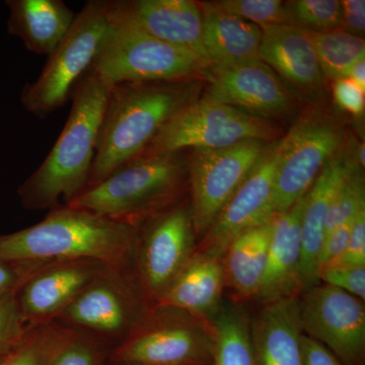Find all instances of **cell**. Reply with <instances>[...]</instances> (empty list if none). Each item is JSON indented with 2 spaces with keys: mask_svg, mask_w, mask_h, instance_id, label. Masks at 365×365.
I'll return each mask as SVG.
<instances>
[{
  "mask_svg": "<svg viewBox=\"0 0 365 365\" xmlns=\"http://www.w3.org/2000/svg\"><path fill=\"white\" fill-rule=\"evenodd\" d=\"M112 86L88 69L72 91L68 119L42 165L20 189L31 210L66 206L88 185Z\"/></svg>",
  "mask_w": 365,
  "mask_h": 365,
  "instance_id": "obj_1",
  "label": "cell"
},
{
  "mask_svg": "<svg viewBox=\"0 0 365 365\" xmlns=\"http://www.w3.org/2000/svg\"><path fill=\"white\" fill-rule=\"evenodd\" d=\"M138 232L90 211L61 206L42 222L0 237V260L93 259L109 267L132 269Z\"/></svg>",
  "mask_w": 365,
  "mask_h": 365,
  "instance_id": "obj_2",
  "label": "cell"
},
{
  "mask_svg": "<svg viewBox=\"0 0 365 365\" xmlns=\"http://www.w3.org/2000/svg\"><path fill=\"white\" fill-rule=\"evenodd\" d=\"M194 100L190 81L113 86L86 189L140 157L160 129Z\"/></svg>",
  "mask_w": 365,
  "mask_h": 365,
  "instance_id": "obj_3",
  "label": "cell"
},
{
  "mask_svg": "<svg viewBox=\"0 0 365 365\" xmlns=\"http://www.w3.org/2000/svg\"><path fill=\"white\" fill-rule=\"evenodd\" d=\"M188 165L180 153L143 155L125 163L66 206L140 227L182 202Z\"/></svg>",
  "mask_w": 365,
  "mask_h": 365,
  "instance_id": "obj_4",
  "label": "cell"
},
{
  "mask_svg": "<svg viewBox=\"0 0 365 365\" xmlns=\"http://www.w3.org/2000/svg\"><path fill=\"white\" fill-rule=\"evenodd\" d=\"M207 64L193 53L153 37L113 1L111 24L91 69L110 86L187 81Z\"/></svg>",
  "mask_w": 365,
  "mask_h": 365,
  "instance_id": "obj_5",
  "label": "cell"
},
{
  "mask_svg": "<svg viewBox=\"0 0 365 365\" xmlns=\"http://www.w3.org/2000/svg\"><path fill=\"white\" fill-rule=\"evenodd\" d=\"M153 306L132 269L109 267L54 323L98 341L112 352L138 330Z\"/></svg>",
  "mask_w": 365,
  "mask_h": 365,
  "instance_id": "obj_6",
  "label": "cell"
},
{
  "mask_svg": "<svg viewBox=\"0 0 365 365\" xmlns=\"http://www.w3.org/2000/svg\"><path fill=\"white\" fill-rule=\"evenodd\" d=\"M113 1L90 0L76 14L71 30L48 56L40 76L26 86V111L46 117L63 107L74 86L91 68L111 24Z\"/></svg>",
  "mask_w": 365,
  "mask_h": 365,
  "instance_id": "obj_7",
  "label": "cell"
},
{
  "mask_svg": "<svg viewBox=\"0 0 365 365\" xmlns=\"http://www.w3.org/2000/svg\"><path fill=\"white\" fill-rule=\"evenodd\" d=\"M213 349L212 321L153 304L143 325L111 356L120 364L212 365Z\"/></svg>",
  "mask_w": 365,
  "mask_h": 365,
  "instance_id": "obj_8",
  "label": "cell"
},
{
  "mask_svg": "<svg viewBox=\"0 0 365 365\" xmlns=\"http://www.w3.org/2000/svg\"><path fill=\"white\" fill-rule=\"evenodd\" d=\"M276 133L277 128L269 120L204 96L178 112L140 157L180 153L186 148L216 150L247 140L272 143Z\"/></svg>",
  "mask_w": 365,
  "mask_h": 365,
  "instance_id": "obj_9",
  "label": "cell"
},
{
  "mask_svg": "<svg viewBox=\"0 0 365 365\" xmlns=\"http://www.w3.org/2000/svg\"><path fill=\"white\" fill-rule=\"evenodd\" d=\"M189 200H182L139 227L133 270L151 304H158L196 252Z\"/></svg>",
  "mask_w": 365,
  "mask_h": 365,
  "instance_id": "obj_10",
  "label": "cell"
},
{
  "mask_svg": "<svg viewBox=\"0 0 365 365\" xmlns=\"http://www.w3.org/2000/svg\"><path fill=\"white\" fill-rule=\"evenodd\" d=\"M344 141V131L321 115L300 119L279 139V160L274 185L273 208L284 212L304 197Z\"/></svg>",
  "mask_w": 365,
  "mask_h": 365,
  "instance_id": "obj_11",
  "label": "cell"
},
{
  "mask_svg": "<svg viewBox=\"0 0 365 365\" xmlns=\"http://www.w3.org/2000/svg\"><path fill=\"white\" fill-rule=\"evenodd\" d=\"M269 143L247 140L216 150H193L187 165L189 201L198 240L249 176Z\"/></svg>",
  "mask_w": 365,
  "mask_h": 365,
  "instance_id": "obj_12",
  "label": "cell"
},
{
  "mask_svg": "<svg viewBox=\"0 0 365 365\" xmlns=\"http://www.w3.org/2000/svg\"><path fill=\"white\" fill-rule=\"evenodd\" d=\"M302 332L332 352L343 365H364V300L324 283L300 294Z\"/></svg>",
  "mask_w": 365,
  "mask_h": 365,
  "instance_id": "obj_13",
  "label": "cell"
},
{
  "mask_svg": "<svg viewBox=\"0 0 365 365\" xmlns=\"http://www.w3.org/2000/svg\"><path fill=\"white\" fill-rule=\"evenodd\" d=\"M278 160L279 139L269 143L249 176L230 197L207 232L198 240L197 251L222 257L237 235L272 220L276 215L273 198Z\"/></svg>",
  "mask_w": 365,
  "mask_h": 365,
  "instance_id": "obj_14",
  "label": "cell"
},
{
  "mask_svg": "<svg viewBox=\"0 0 365 365\" xmlns=\"http://www.w3.org/2000/svg\"><path fill=\"white\" fill-rule=\"evenodd\" d=\"M205 97L270 121L292 112L294 101L284 83L260 59L206 69ZM204 72V73H205Z\"/></svg>",
  "mask_w": 365,
  "mask_h": 365,
  "instance_id": "obj_15",
  "label": "cell"
},
{
  "mask_svg": "<svg viewBox=\"0 0 365 365\" xmlns=\"http://www.w3.org/2000/svg\"><path fill=\"white\" fill-rule=\"evenodd\" d=\"M109 266L93 259L53 261L37 271L18 292L28 327L54 323L66 307Z\"/></svg>",
  "mask_w": 365,
  "mask_h": 365,
  "instance_id": "obj_16",
  "label": "cell"
},
{
  "mask_svg": "<svg viewBox=\"0 0 365 365\" xmlns=\"http://www.w3.org/2000/svg\"><path fill=\"white\" fill-rule=\"evenodd\" d=\"M120 9L153 37L193 53L211 67L203 44L202 14L192 0H120Z\"/></svg>",
  "mask_w": 365,
  "mask_h": 365,
  "instance_id": "obj_17",
  "label": "cell"
},
{
  "mask_svg": "<svg viewBox=\"0 0 365 365\" xmlns=\"http://www.w3.org/2000/svg\"><path fill=\"white\" fill-rule=\"evenodd\" d=\"M304 200L302 197L288 210L274 216L267 263L255 299L259 304L299 297L304 292L300 273Z\"/></svg>",
  "mask_w": 365,
  "mask_h": 365,
  "instance_id": "obj_18",
  "label": "cell"
},
{
  "mask_svg": "<svg viewBox=\"0 0 365 365\" xmlns=\"http://www.w3.org/2000/svg\"><path fill=\"white\" fill-rule=\"evenodd\" d=\"M299 297L260 304L251 314L257 365H302Z\"/></svg>",
  "mask_w": 365,
  "mask_h": 365,
  "instance_id": "obj_19",
  "label": "cell"
},
{
  "mask_svg": "<svg viewBox=\"0 0 365 365\" xmlns=\"http://www.w3.org/2000/svg\"><path fill=\"white\" fill-rule=\"evenodd\" d=\"M353 167H359L345 153H338L322 170L304 196L302 213V273L304 290L318 283L319 257L326 237L327 218L334 194ZM360 169V168H359Z\"/></svg>",
  "mask_w": 365,
  "mask_h": 365,
  "instance_id": "obj_20",
  "label": "cell"
},
{
  "mask_svg": "<svg viewBox=\"0 0 365 365\" xmlns=\"http://www.w3.org/2000/svg\"><path fill=\"white\" fill-rule=\"evenodd\" d=\"M259 58L304 93L323 88L318 56L306 30L295 26L262 29Z\"/></svg>",
  "mask_w": 365,
  "mask_h": 365,
  "instance_id": "obj_21",
  "label": "cell"
},
{
  "mask_svg": "<svg viewBox=\"0 0 365 365\" xmlns=\"http://www.w3.org/2000/svg\"><path fill=\"white\" fill-rule=\"evenodd\" d=\"M225 290L222 257L196 250L186 267L155 304L176 307L211 321L222 307Z\"/></svg>",
  "mask_w": 365,
  "mask_h": 365,
  "instance_id": "obj_22",
  "label": "cell"
},
{
  "mask_svg": "<svg viewBox=\"0 0 365 365\" xmlns=\"http://www.w3.org/2000/svg\"><path fill=\"white\" fill-rule=\"evenodd\" d=\"M202 14L203 44L211 67L258 60L262 29L225 11L217 2H198Z\"/></svg>",
  "mask_w": 365,
  "mask_h": 365,
  "instance_id": "obj_23",
  "label": "cell"
},
{
  "mask_svg": "<svg viewBox=\"0 0 365 365\" xmlns=\"http://www.w3.org/2000/svg\"><path fill=\"white\" fill-rule=\"evenodd\" d=\"M9 31L26 49L49 56L71 30L76 14L62 0H14Z\"/></svg>",
  "mask_w": 365,
  "mask_h": 365,
  "instance_id": "obj_24",
  "label": "cell"
},
{
  "mask_svg": "<svg viewBox=\"0 0 365 365\" xmlns=\"http://www.w3.org/2000/svg\"><path fill=\"white\" fill-rule=\"evenodd\" d=\"M273 218L237 235L223 254L225 288L232 292L234 302H255L258 295L267 263Z\"/></svg>",
  "mask_w": 365,
  "mask_h": 365,
  "instance_id": "obj_25",
  "label": "cell"
},
{
  "mask_svg": "<svg viewBox=\"0 0 365 365\" xmlns=\"http://www.w3.org/2000/svg\"><path fill=\"white\" fill-rule=\"evenodd\" d=\"M215 327L212 365H257L251 337V314L240 302L223 300L211 319Z\"/></svg>",
  "mask_w": 365,
  "mask_h": 365,
  "instance_id": "obj_26",
  "label": "cell"
},
{
  "mask_svg": "<svg viewBox=\"0 0 365 365\" xmlns=\"http://www.w3.org/2000/svg\"><path fill=\"white\" fill-rule=\"evenodd\" d=\"M313 41L324 78H344L351 67L365 57L364 38L356 37L342 29L327 32H309Z\"/></svg>",
  "mask_w": 365,
  "mask_h": 365,
  "instance_id": "obj_27",
  "label": "cell"
},
{
  "mask_svg": "<svg viewBox=\"0 0 365 365\" xmlns=\"http://www.w3.org/2000/svg\"><path fill=\"white\" fill-rule=\"evenodd\" d=\"M73 333L57 323L30 327L0 365H50Z\"/></svg>",
  "mask_w": 365,
  "mask_h": 365,
  "instance_id": "obj_28",
  "label": "cell"
},
{
  "mask_svg": "<svg viewBox=\"0 0 365 365\" xmlns=\"http://www.w3.org/2000/svg\"><path fill=\"white\" fill-rule=\"evenodd\" d=\"M364 207V175L359 167H353L346 174L331 201L327 218L326 237L336 228L351 222L357 213Z\"/></svg>",
  "mask_w": 365,
  "mask_h": 365,
  "instance_id": "obj_29",
  "label": "cell"
},
{
  "mask_svg": "<svg viewBox=\"0 0 365 365\" xmlns=\"http://www.w3.org/2000/svg\"><path fill=\"white\" fill-rule=\"evenodd\" d=\"M285 4L292 24L302 30L327 32L342 25V7L338 0H294Z\"/></svg>",
  "mask_w": 365,
  "mask_h": 365,
  "instance_id": "obj_30",
  "label": "cell"
},
{
  "mask_svg": "<svg viewBox=\"0 0 365 365\" xmlns=\"http://www.w3.org/2000/svg\"><path fill=\"white\" fill-rule=\"evenodd\" d=\"M225 11L260 29L273 26H294L287 4L280 0H222Z\"/></svg>",
  "mask_w": 365,
  "mask_h": 365,
  "instance_id": "obj_31",
  "label": "cell"
},
{
  "mask_svg": "<svg viewBox=\"0 0 365 365\" xmlns=\"http://www.w3.org/2000/svg\"><path fill=\"white\" fill-rule=\"evenodd\" d=\"M18 292H0V351H11L30 328L21 316Z\"/></svg>",
  "mask_w": 365,
  "mask_h": 365,
  "instance_id": "obj_32",
  "label": "cell"
},
{
  "mask_svg": "<svg viewBox=\"0 0 365 365\" xmlns=\"http://www.w3.org/2000/svg\"><path fill=\"white\" fill-rule=\"evenodd\" d=\"M108 349L98 341L74 332L50 365H102Z\"/></svg>",
  "mask_w": 365,
  "mask_h": 365,
  "instance_id": "obj_33",
  "label": "cell"
},
{
  "mask_svg": "<svg viewBox=\"0 0 365 365\" xmlns=\"http://www.w3.org/2000/svg\"><path fill=\"white\" fill-rule=\"evenodd\" d=\"M317 280L365 300V265L330 264L319 269Z\"/></svg>",
  "mask_w": 365,
  "mask_h": 365,
  "instance_id": "obj_34",
  "label": "cell"
},
{
  "mask_svg": "<svg viewBox=\"0 0 365 365\" xmlns=\"http://www.w3.org/2000/svg\"><path fill=\"white\" fill-rule=\"evenodd\" d=\"M51 262L0 260V292H18L29 278Z\"/></svg>",
  "mask_w": 365,
  "mask_h": 365,
  "instance_id": "obj_35",
  "label": "cell"
},
{
  "mask_svg": "<svg viewBox=\"0 0 365 365\" xmlns=\"http://www.w3.org/2000/svg\"><path fill=\"white\" fill-rule=\"evenodd\" d=\"M334 100L341 109L352 116L362 117L365 110V90L348 78L336 79L333 86Z\"/></svg>",
  "mask_w": 365,
  "mask_h": 365,
  "instance_id": "obj_36",
  "label": "cell"
},
{
  "mask_svg": "<svg viewBox=\"0 0 365 365\" xmlns=\"http://www.w3.org/2000/svg\"><path fill=\"white\" fill-rule=\"evenodd\" d=\"M334 263L365 265V207L355 216L344 253Z\"/></svg>",
  "mask_w": 365,
  "mask_h": 365,
  "instance_id": "obj_37",
  "label": "cell"
},
{
  "mask_svg": "<svg viewBox=\"0 0 365 365\" xmlns=\"http://www.w3.org/2000/svg\"><path fill=\"white\" fill-rule=\"evenodd\" d=\"M353 220L342 227L336 228L330 235H327L319 257L318 272L319 269L339 260L340 257L344 253Z\"/></svg>",
  "mask_w": 365,
  "mask_h": 365,
  "instance_id": "obj_38",
  "label": "cell"
},
{
  "mask_svg": "<svg viewBox=\"0 0 365 365\" xmlns=\"http://www.w3.org/2000/svg\"><path fill=\"white\" fill-rule=\"evenodd\" d=\"M342 25L345 32L362 38L365 31V1L364 0H343Z\"/></svg>",
  "mask_w": 365,
  "mask_h": 365,
  "instance_id": "obj_39",
  "label": "cell"
},
{
  "mask_svg": "<svg viewBox=\"0 0 365 365\" xmlns=\"http://www.w3.org/2000/svg\"><path fill=\"white\" fill-rule=\"evenodd\" d=\"M302 365H343L332 352L316 340L302 336Z\"/></svg>",
  "mask_w": 365,
  "mask_h": 365,
  "instance_id": "obj_40",
  "label": "cell"
},
{
  "mask_svg": "<svg viewBox=\"0 0 365 365\" xmlns=\"http://www.w3.org/2000/svg\"><path fill=\"white\" fill-rule=\"evenodd\" d=\"M346 78L351 79L355 83H357L360 88L365 90V60H359L354 64L348 72Z\"/></svg>",
  "mask_w": 365,
  "mask_h": 365,
  "instance_id": "obj_41",
  "label": "cell"
},
{
  "mask_svg": "<svg viewBox=\"0 0 365 365\" xmlns=\"http://www.w3.org/2000/svg\"><path fill=\"white\" fill-rule=\"evenodd\" d=\"M2 359H4V357L0 356V364H1Z\"/></svg>",
  "mask_w": 365,
  "mask_h": 365,
  "instance_id": "obj_42",
  "label": "cell"
},
{
  "mask_svg": "<svg viewBox=\"0 0 365 365\" xmlns=\"http://www.w3.org/2000/svg\"><path fill=\"white\" fill-rule=\"evenodd\" d=\"M123 365H132V364H123Z\"/></svg>",
  "mask_w": 365,
  "mask_h": 365,
  "instance_id": "obj_43",
  "label": "cell"
}]
</instances>
